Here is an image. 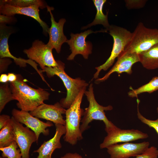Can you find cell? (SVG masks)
I'll list each match as a JSON object with an SVG mask.
<instances>
[{"label":"cell","instance_id":"6da1fadb","mask_svg":"<svg viewBox=\"0 0 158 158\" xmlns=\"http://www.w3.org/2000/svg\"><path fill=\"white\" fill-rule=\"evenodd\" d=\"M16 81L10 83L14 100L18 102L17 107L21 110L30 111L49 99V93L45 90L36 89L28 85L20 74H17Z\"/></svg>","mask_w":158,"mask_h":158},{"label":"cell","instance_id":"7a4b0ae2","mask_svg":"<svg viewBox=\"0 0 158 158\" xmlns=\"http://www.w3.org/2000/svg\"><path fill=\"white\" fill-rule=\"evenodd\" d=\"M58 65L54 67H45L42 71L45 72L49 78L57 75L62 81L66 89L67 95L65 98L60 101L64 108H68L75 100L80 92L88 84L80 78H73L69 76L64 71L65 64L60 60H57Z\"/></svg>","mask_w":158,"mask_h":158},{"label":"cell","instance_id":"3957f363","mask_svg":"<svg viewBox=\"0 0 158 158\" xmlns=\"http://www.w3.org/2000/svg\"><path fill=\"white\" fill-rule=\"evenodd\" d=\"M89 102L88 107L85 108L82 118L80 129L82 133L89 128V124L94 120L102 121L105 125V130L107 133L115 128L117 126L109 120L106 117L104 111L112 110L111 105L104 107L99 104L96 101L94 93L92 83L90 84L88 90L84 94Z\"/></svg>","mask_w":158,"mask_h":158},{"label":"cell","instance_id":"277c9868","mask_svg":"<svg viewBox=\"0 0 158 158\" xmlns=\"http://www.w3.org/2000/svg\"><path fill=\"white\" fill-rule=\"evenodd\" d=\"M87 87L80 92L70 107L66 110V133L63 136L64 140L72 145H76L78 141L83 139L80 129V123L84 110L80 107L82 99Z\"/></svg>","mask_w":158,"mask_h":158},{"label":"cell","instance_id":"5b68a950","mask_svg":"<svg viewBox=\"0 0 158 158\" xmlns=\"http://www.w3.org/2000/svg\"><path fill=\"white\" fill-rule=\"evenodd\" d=\"M157 44L158 29L147 28L140 22L132 33L130 41L124 50L139 54Z\"/></svg>","mask_w":158,"mask_h":158},{"label":"cell","instance_id":"8992f818","mask_svg":"<svg viewBox=\"0 0 158 158\" xmlns=\"http://www.w3.org/2000/svg\"><path fill=\"white\" fill-rule=\"evenodd\" d=\"M108 31L113 37L114 43L110 56L103 64L95 68L97 71L94 75V78H98L102 70L106 71L113 64L116 58L125 50L131 39L132 33L123 28L115 25H110Z\"/></svg>","mask_w":158,"mask_h":158},{"label":"cell","instance_id":"52a82bcc","mask_svg":"<svg viewBox=\"0 0 158 158\" xmlns=\"http://www.w3.org/2000/svg\"><path fill=\"white\" fill-rule=\"evenodd\" d=\"M52 47L49 43L44 44L38 40H35L32 47L23 50L28 58L38 63L42 71L45 67H54L58 64L52 54Z\"/></svg>","mask_w":158,"mask_h":158},{"label":"cell","instance_id":"ba28073f","mask_svg":"<svg viewBox=\"0 0 158 158\" xmlns=\"http://www.w3.org/2000/svg\"><path fill=\"white\" fill-rule=\"evenodd\" d=\"M11 123L13 129L14 141L17 143L22 154V158H30L29 152L32 144L37 142L35 133L16 121L12 116Z\"/></svg>","mask_w":158,"mask_h":158},{"label":"cell","instance_id":"9c48e42d","mask_svg":"<svg viewBox=\"0 0 158 158\" xmlns=\"http://www.w3.org/2000/svg\"><path fill=\"white\" fill-rule=\"evenodd\" d=\"M148 136L147 133L137 129H122L117 127L107 133V135L100 145V148H107L111 145L146 139Z\"/></svg>","mask_w":158,"mask_h":158},{"label":"cell","instance_id":"30bf717a","mask_svg":"<svg viewBox=\"0 0 158 158\" xmlns=\"http://www.w3.org/2000/svg\"><path fill=\"white\" fill-rule=\"evenodd\" d=\"M11 114L16 121L24 124L35 133L37 137V143H38L40 134L42 133L45 136L48 135L49 130L47 128L53 126L52 122L49 121L44 122L32 116L28 111L14 109Z\"/></svg>","mask_w":158,"mask_h":158},{"label":"cell","instance_id":"8fae6325","mask_svg":"<svg viewBox=\"0 0 158 158\" xmlns=\"http://www.w3.org/2000/svg\"><path fill=\"white\" fill-rule=\"evenodd\" d=\"M149 145L148 142L138 143L126 142L111 145L107 149L110 158H129L142 154L149 147Z\"/></svg>","mask_w":158,"mask_h":158},{"label":"cell","instance_id":"7c38bea8","mask_svg":"<svg viewBox=\"0 0 158 158\" xmlns=\"http://www.w3.org/2000/svg\"><path fill=\"white\" fill-rule=\"evenodd\" d=\"M140 61L139 54L124 50L118 56L117 61L111 70L102 78L97 79L95 83L98 84L105 81L114 72L118 74L126 73L130 75L133 72V65Z\"/></svg>","mask_w":158,"mask_h":158},{"label":"cell","instance_id":"4fadbf2b","mask_svg":"<svg viewBox=\"0 0 158 158\" xmlns=\"http://www.w3.org/2000/svg\"><path fill=\"white\" fill-rule=\"evenodd\" d=\"M66 110L60 102H57L53 105L43 103L29 113L34 117L53 122L55 124L65 126V120L62 114H65Z\"/></svg>","mask_w":158,"mask_h":158},{"label":"cell","instance_id":"5bb4252c","mask_svg":"<svg viewBox=\"0 0 158 158\" xmlns=\"http://www.w3.org/2000/svg\"><path fill=\"white\" fill-rule=\"evenodd\" d=\"M98 32L88 30L80 33H71L70 39L67 40L66 42L69 46L71 51L67 59L73 60L78 54L82 55L85 59H88L89 55L92 53V46L90 42L86 41V38L89 34Z\"/></svg>","mask_w":158,"mask_h":158},{"label":"cell","instance_id":"9a60e30c","mask_svg":"<svg viewBox=\"0 0 158 158\" xmlns=\"http://www.w3.org/2000/svg\"><path fill=\"white\" fill-rule=\"evenodd\" d=\"M13 29L6 26L5 24H0V58H9L13 59L14 62L20 67H24L27 63L30 64L37 70V64L33 61L26 60L21 58H17L12 54L10 51L8 44V38L13 33Z\"/></svg>","mask_w":158,"mask_h":158},{"label":"cell","instance_id":"2e32d148","mask_svg":"<svg viewBox=\"0 0 158 158\" xmlns=\"http://www.w3.org/2000/svg\"><path fill=\"white\" fill-rule=\"evenodd\" d=\"M39 8L40 6L37 5L20 7L7 4H0V12L2 14L9 16H14L16 14H21L32 18L40 24L44 33L47 35L49 28L46 23L41 19Z\"/></svg>","mask_w":158,"mask_h":158},{"label":"cell","instance_id":"e0dca14e","mask_svg":"<svg viewBox=\"0 0 158 158\" xmlns=\"http://www.w3.org/2000/svg\"><path fill=\"white\" fill-rule=\"evenodd\" d=\"M46 7L47 11L50 14L51 22V26L48 31L49 35V40L48 43L59 53L60 52L62 45L63 43L66 42L67 40L63 32V27L66 20L65 18H62L57 22L55 21L51 11L54 8L48 6Z\"/></svg>","mask_w":158,"mask_h":158},{"label":"cell","instance_id":"ac0fdd59","mask_svg":"<svg viewBox=\"0 0 158 158\" xmlns=\"http://www.w3.org/2000/svg\"><path fill=\"white\" fill-rule=\"evenodd\" d=\"M55 126L56 131L54 137L44 141L38 149L34 151L33 152L38 153L37 158H51L54 151L62 147L60 139L66 133L65 127L61 124H55Z\"/></svg>","mask_w":158,"mask_h":158},{"label":"cell","instance_id":"d6986e66","mask_svg":"<svg viewBox=\"0 0 158 158\" xmlns=\"http://www.w3.org/2000/svg\"><path fill=\"white\" fill-rule=\"evenodd\" d=\"M139 54L140 62L144 68L148 70L158 68V44Z\"/></svg>","mask_w":158,"mask_h":158},{"label":"cell","instance_id":"ffe728a7","mask_svg":"<svg viewBox=\"0 0 158 158\" xmlns=\"http://www.w3.org/2000/svg\"><path fill=\"white\" fill-rule=\"evenodd\" d=\"M106 0H93L94 4L97 10V13L95 18L93 21L85 27L82 28L84 29L91 26L97 24H101L108 31L110 26L108 20V13L106 15L104 14L103 12V7Z\"/></svg>","mask_w":158,"mask_h":158},{"label":"cell","instance_id":"44dd1931","mask_svg":"<svg viewBox=\"0 0 158 158\" xmlns=\"http://www.w3.org/2000/svg\"><path fill=\"white\" fill-rule=\"evenodd\" d=\"M130 90L128 92V96L138 98V95L144 92L152 93L158 90V76L153 77L147 83L136 89L130 86Z\"/></svg>","mask_w":158,"mask_h":158},{"label":"cell","instance_id":"7402d4cb","mask_svg":"<svg viewBox=\"0 0 158 158\" xmlns=\"http://www.w3.org/2000/svg\"><path fill=\"white\" fill-rule=\"evenodd\" d=\"M11 120L0 130V147L8 146L15 141L13 128L11 123Z\"/></svg>","mask_w":158,"mask_h":158},{"label":"cell","instance_id":"603a6c76","mask_svg":"<svg viewBox=\"0 0 158 158\" xmlns=\"http://www.w3.org/2000/svg\"><path fill=\"white\" fill-rule=\"evenodd\" d=\"M0 4H7L20 7L37 5L41 9L44 8L47 6L44 1L40 0H0Z\"/></svg>","mask_w":158,"mask_h":158},{"label":"cell","instance_id":"cb8c5ba5","mask_svg":"<svg viewBox=\"0 0 158 158\" xmlns=\"http://www.w3.org/2000/svg\"><path fill=\"white\" fill-rule=\"evenodd\" d=\"M14 100L13 94L7 82L0 84V113L4 108L6 104L10 101Z\"/></svg>","mask_w":158,"mask_h":158},{"label":"cell","instance_id":"d4e9b609","mask_svg":"<svg viewBox=\"0 0 158 158\" xmlns=\"http://www.w3.org/2000/svg\"><path fill=\"white\" fill-rule=\"evenodd\" d=\"M18 147L15 141L8 146L0 147V150L2 152L1 157L7 158H22L21 151Z\"/></svg>","mask_w":158,"mask_h":158},{"label":"cell","instance_id":"484cf974","mask_svg":"<svg viewBox=\"0 0 158 158\" xmlns=\"http://www.w3.org/2000/svg\"><path fill=\"white\" fill-rule=\"evenodd\" d=\"M140 102V100L137 98V102L138 118L142 123L147 125L150 128H153L158 135V117L156 120H153L147 119L142 115L140 112L139 109V105ZM157 110L158 115V107L157 108Z\"/></svg>","mask_w":158,"mask_h":158},{"label":"cell","instance_id":"4316f807","mask_svg":"<svg viewBox=\"0 0 158 158\" xmlns=\"http://www.w3.org/2000/svg\"><path fill=\"white\" fill-rule=\"evenodd\" d=\"M158 149L155 147H149L142 154L137 155L136 158H158Z\"/></svg>","mask_w":158,"mask_h":158},{"label":"cell","instance_id":"83f0119b","mask_svg":"<svg viewBox=\"0 0 158 158\" xmlns=\"http://www.w3.org/2000/svg\"><path fill=\"white\" fill-rule=\"evenodd\" d=\"M126 7L129 9H139L143 7L147 1L145 0H125Z\"/></svg>","mask_w":158,"mask_h":158},{"label":"cell","instance_id":"f1b7e54d","mask_svg":"<svg viewBox=\"0 0 158 158\" xmlns=\"http://www.w3.org/2000/svg\"><path fill=\"white\" fill-rule=\"evenodd\" d=\"M11 58L5 57L0 58V73L1 74L6 71L8 66L12 62Z\"/></svg>","mask_w":158,"mask_h":158},{"label":"cell","instance_id":"f546056e","mask_svg":"<svg viewBox=\"0 0 158 158\" xmlns=\"http://www.w3.org/2000/svg\"><path fill=\"white\" fill-rule=\"evenodd\" d=\"M11 118L6 114H2L0 116V130L5 126L10 120Z\"/></svg>","mask_w":158,"mask_h":158},{"label":"cell","instance_id":"4dcf8cb0","mask_svg":"<svg viewBox=\"0 0 158 158\" xmlns=\"http://www.w3.org/2000/svg\"><path fill=\"white\" fill-rule=\"evenodd\" d=\"M15 20L13 16H9L4 15H0V23H11Z\"/></svg>","mask_w":158,"mask_h":158},{"label":"cell","instance_id":"1f68e13d","mask_svg":"<svg viewBox=\"0 0 158 158\" xmlns=\"http://www.w3.org/2000/svg\"><path fill=\"white\" fill-rule=\"evenodd\" d=\"M60 158H83L79 154L76 153H68Z\"/></svg>","mask_w":158,"mask_h":158},{"label":"cell","instance_id":"d6a6232c","mask_svg":"<svg viewBox=\"0 0 158 158\" xmlns=\"http://www.w3.org/2000/svg\"><path fill=\"white\" fill-rule=\"evenodd\" d=\"M8 81L12 82L16 81L17 78L16 74L13 73H9L8 74Z\"/></svg>","mask_w":158,"mask_h":158},{"label":"cell","instance_id":"836d02e7","mask_svg":"<svg viewBox=\"0 0 158 158\" xmlns=\"http://www.w3.org/2000/svg\"><path fill=\"white\" fill-rule=\"evenodd\" d=\"M8 81V75L6 74H2L0 77V82L2 83H7Z\"/></svg>","mask_w":158,"mask_h":158},{"label":"cell","instance_id":"e575fe53","mask_svg":"<svg viewBox=\"0 0 158 158\" xmlns=\"http://www.w3.org/2000/svg\"><path fill=\"white\" fill-rule=\"evenodd\" d=\"M0 158H6V157H1H1H0Z\"/></svg>","mask_w":158,"mask_h":158}]
</instances>
